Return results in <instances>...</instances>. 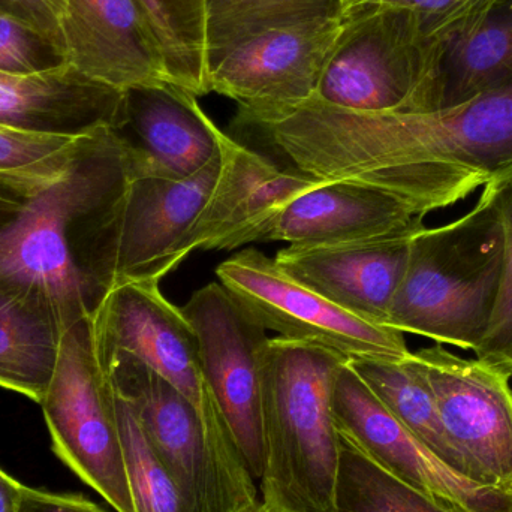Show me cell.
<instances>
[{
    "mask_svg": "<svg viewBox=\"0 0 512 512\" xmlns=\"http://www.w3.org/2000/svg\"><path fill=\"white\" fill-rule=\"evenodd\" d=\"M222 167L201 212L171 256L174 270L194 251H231L264 243L283 207L322 180L279 168L219 131Z\"/></svg>",
    "mask_w": 512,
    "mask_h": 512,
    "instance_id": "4fadbf2b",
    "label": "cell"
},
{
    "mask_svg": "<svg viewBox=\"0 0 512 512\" xmlns=\"http://www.w3.org/2000/svg\"><path fill=\"white\" fill-rule=\"evenodd\" d=\"M161 280L117 283L90 316L98 358L144 364L194 403L201 417L212 394L201 372L197 334L182 307L162 294Z\"/></svg>",
    "mask_w": 512,
    "mask_h": 512,
    "instance_id": "7c38bea8",
    "label": "cell"
},
{
    "mask_svg": "<svg viewBox=\"0 0 512 512\" xmlns=\"http://www.w3.org/2000/svg\"><path fill=\"white\" fill-rule=\"evenodd\" d=\"M56 456L117 512H134L117 394L99 364L90 318L68 328L39 403Z\"/></svg>",
    "mask_w": 512,
    "mask_h": 512,
    "instance_id": "52a82bcc",
    "label": "cell"
},
{
    "mask_svg": "<svg viewBox=\"0 0 512 512\" xmlns=\"http://www.w3.org/2000/svg\"><path fill=\"white\" fill-rule=\"evenodd\" d=\"M373 2V0H340V15L349 9L357 8V6L364 5V3Z\"/></svg>",
    "mask_w": 512,
    "mask_h": 512,
    "instance_id": "e575fe53",
    "label": "cell"
},
{
    "mask_svg": "<svg viewBox=\"0 0 512 512\" xmlns=\"http://www.w3.org/2000/svg\"><path fill=\"white\" fill-rule=\"evenodd\" d=\"M219 131L197 96L167 84L129 90L126 120L116 132L131 150L132 177L183 180L218 155Z\"/></svg>",
    "mask_w": 512,
    "mask_h": 512,
    "instance_id": "ac0fdd59",
    "label": "cell"
},
{
    "mask_svg": "<svg viewBox=\"0 0 512 512\" xmlns=\"http://www.w3.org/2000/svg\"><path fill=\"white\" fill-rule=\"evenodd\" d=\"M384 5L409 9L421 20L429 35L444 44L471 23L492 0H378Z\"/></svg>",
    "mask_w": 512,
    "mask_h": 512,
    "instance_id": "4dcf8cb0",
    "label": "cell"
},
{
    "mask_svg": "<svg viewBox=\"0 0 512 512\" xmlns=\"http://www.w3.org/2000/svg\"><path fill=\"white\" fill-rule=\"evenodd\" d=\"M158 42L168 81L209 95V0H137Z\"/></svg>",
    "mask_w": 512,
    "mask_h": 512,
    "instance_id": "cb8c5ba5",
    "label": "cell"
},
{
    "mask_svg": "<svg viewBox=\"0 0 512 512\" xmlns=\"http://www.w3.org/2000/svg\"><path fill=\"white\" fill-rule=\"evenodd\" d=\"M340 17L262 33L236 45L210 68L209 90L252 114L294 107L318 92L336 44Z\"/></svg>",
    "mask_w": 512,
    "mask_h": 512,
    "instance_id": "5bb4252c",
    "label": "cell"
},
{
    "mask_svg": "<svg viewBox=\"0 0 512 512\" xmlns=\"http://www.w3.org/2000/svg\"><path fill=\"white\" fill-rule=\"evenodd\" d=\"M60 36L66 62L92 80L122 92L170 84L137 0H69Z\"/></svg>",
    "mask_w": 512,
    "mask_h": 512,
    "instance_id": "2e32d148",
    "label": "cell"
},
{
    "mask_svg": "<svg viewBox=\"0 0 512 512\" xmlns=\"http://www.w3.org/2000/svg\"><path fill=\"white\" fill-rule=\"evenodd\" d=\"M128 92L63 63L33 74L0 72V125L33 134L81 137L122 128Z\"/></svg>",
    "mask_w": 512,
    "mask_h": 512,
    "instance_id": "d6986e66",
    "label": "cell"
},
{
    "mask_svg": "<svg viewBox=\"0 0 512 512\" xmlns=\"http://www.w3.org/2000/svg\"><path fill=\"white\" fill-rule=\"evenodd\" d=\"M496 195L505 234L504 270L489 327L474 352L512 378V180L496 185Z\"/></svg>",
    "mask_w": 512,
    "mask_h": 512,
    "instance_id": "83f0119b",
    "label": "cell"
},
{
    "mask_svg": "<svg viewBox=\"0 0 512 512\" xmlns=\"http://www.w3.org/2000/svg\"><path fill=\"white\" fill-rule=\"evenodd\" d=\"M414 234L291 245L280 249L274 261L292 279L343 309L385 325L405 274Z\"/></svg>",
    "mask_w": 512,
    "mask_h": 512,
    "instance_id": "e0dca14e",
    "label": "cell"
},
{
    "mask_svg": "<svg viewBox=\"0 0 512 512\" xmlns=\"http://www.w3.org/2000/svg\"><path fill=\"white\" fill-rule=\"evenodd\" d=\"M340 17V0H209L212 63L262 33Z\"/></svg>",
    "mask_w": 512,
    "mask_h": 512,
    "instance_id": "d4e9b609",
    "label": "cell"
},
{
    "mask_svg": "<svg viewBox=\"0 0 512 512\" xmlns=\"http://www.w3.org/2000/svg\"><path fill=\"white\" fill-rule=\"evenodd\" d=\"M423 219L378 189L352 182H319L283 207L265 242L324 245L417 233L424 227Z\"/></svg>",
    "mask_w": 512,
    "mask_h": 512,
    "instance_id": "ffe728a7",
    "label": "cell"
},
{
    "mask_svg": "<svg viewBox=\"0 0 512 512\" xmlns=\"http://www.w3.org/2000/svg\"><path fill=\"white\" fill-rule=\"evenodd\" d=\"M496 185L462 218L414 234L385 325L475 351L486 334L504 270Z\"/></svg>",
    "mask_w": 512,
    "mask_h": 512,
    "instance_id": "277c9868",
    "label": "cell"
},
{
    "mask_svg": "<svg viewBox=\"0 0 512 512\" xmlns=\"http://www.w3.org/2000/svg\"><path fill=\"white\" fill-rule=\"evenodd\" d=\"M68 2L69 0H0V14L9 15L38 30L63 53L60 27Z\"/></svg>",
    "mask_w": 512,
    "mask_h": 512,
    "instance_id": "1f68e13d",
    "label": "cell"
},
{
    "mask_svg": "<svg viewBox=\"0 0 512 512\" xmlns=\"http://www.w3.org/2000/svg\"><path fill=\"white\" fill-rule=\"evenodd\" d=\"M348 363L406 429L463 477L462 463L445 439L432 387L414 352L405 360L352 358Z\"/></svg>",
    "mask_w": 512,
    "mask_h": 512,
    "instance_id": "603a6c76",
    "label": "cell"
},
{
    "mask_svg": "<svg viewBox=\"0 0 512 512\" xmlns=\"http://www.w3.org/2000/svg\"><path fill=\"white\" fill-rule=\"evenodd\" d=\"M248 512H270V511H268L267 508L264 507V504H262V501H261V504L256 505L254 510H251Z\"/></svg>",
    "mask_w": 512,
    "mask_h": 512,
    "instance_id": "d590c367",
    "label": "cell"
},
{
    "mask_svg": "<svg viewBox=\"0 0 512 512\" xmlns=\"http://www.w3.org/2000/svg\"><path fill=\"white\" fill-rule=\"evenodd\" d=\"M511 81L512 0H492L442 44L433 110L462 104Z\"/></svg>",
    "mask_w": 512,
    "mask_h": 512,
    "instance_id": "44dd1931",
    "label": "cell"
},
{
    "mask_svg": "<svg viewBox=\"0 0 512 512\" xmlns=\"http://www.w3.org/2000/svg\"><path fill=\"white\" fill-rule=\"evenodd\" d=\"M222 152L183 180L131 177L111 224L113 286L131 280H162L174 270L171 256L212 194Z\"/></svg>",
    "mask_w": 512,
    "mask_h": 512,
    "instance_id": "9a60e30c",
    "label": "cell"
},
{
    "mask_svg": "<svg viewBox=\"0 0 512 512\" xmlns=\"http://www.w3.org/2000/svg\"><path fill=\"white\" fill-rule=\"evenodd\" d=\"M66 63L62 51L38 30L0 14V72L33 74Z\"/></svg>",
    "mask_w": 512,
    "mask_h": 512,
    "instance_id": "f546056e",
    "label": "cell"
},
{
    "mask_svg": "<svg viewBox=\"0 0 512 512\" xmlns=\"http://www.w3.org/2000/svg\"><path fill=\"white\" fill-rule=\"evenodd\" d=\"M65 331L44 307L0 289V387L41 403Z\"/></svg>",
    "mask_w": 512,
    "mask_h": 512,
    "instance_id": "7402d4cb",
    "label": "cell"
},
{
    "mask_svg": "<svg viewBox=\"0 0 512 512\" xmlns=\"http://www.w3.org/2000/svg\"><path fill=\"white\" fill-rule=\"evenodd\" d=\"M131 177L128 143L108 126L54 176L0 174V289L65 330L90 318L113 288L111 224Z\"/></svg>",
    "mask_w": 512,
    "mask_h": 512,
    "instance_id": "7a4b0ae2",
    "label": "cell"
},
{
    "mask_svg": "<svg viewBox=\"0 0 512 512\" xmlns=\"http://www.w3.org/2000/svg\"><path fill=\"white\" fill-rule=\"evenodd\" d=\"M197 334L204 382L255 481L264 472L262 363L267 330L219 282L182 307Z\"/></svg>",
    "mask_w": 512,
    "mask_h": 512,
    "instance_id": "30bf717a",
    "label": "cell"
},
{
    "mask_svg": "<svg viewBox=\"0 0 512 512\" xmlns=\"http://www.w3.org/2000/svg\"><path fill=\"white\" fill-rule=\"evenodd\" d=\"M336 504L337 512H463L397 480L345 439L340 445Z\"/></svg>",
    "mask_w": 512,
    "mask_h": 512,
    "instance_id": "484cf974",
    "label": "cell"
},
{
    "mask_svg": "<svg viewBox=\"0 0 512 512\" xmlns=\"http://www.w3.org/2000/svg\"><path fill=\"white\" fill-rule=\"evenodd\" d=\"M117 409L134 512H188L173 475L150 444L137 412L119 394Z\"/></svg>",
    "mask_w": 512,
    "mask_h": 512,
    "instance_id": "4316f807",
    "label": "cell"
},
{
    "mask_svg": "<svg viewBox=\"0 0 512 512\" xmlns=\"http://www.w3.org/2000/svg\"><path fill=\"white\" fill-rule=\"evenodd\" d=\"M348 358L310 343L268 339L262 363L264 472L270 512H337L340 439L333 388Z\"/></svg>",
    "mask_w": 512,
    "mask_h": 512,
    "instance_id": "3957f363",
    "label": "cell"
},
{
    "mask_svg": "<svg viewBox=\"0 0 512 512\" xmlns=\"http://www.w3.org/2000/svg\"><path fill=\"white\" fill-rule=\"evenodd\" d=\"M219 283L283 339L310 343L342 357L405 360V334L367 321L285 273L274 258L248 248L216 268Z\"/></svg>",
    "mask_w": 512,
    "mask_h": 512,
    "instance_id": "ba28073f",
    "label": "cell"
},
{
    "mask_svg": "<svg viewBox=\"0 0 512 512\" xmlns=\"http://www.w3.org/2000/svg\"><path fill=\"white\" fill-rule=\"evenodd\" d=\"M18 512H107L80 495H57L21 486Z\"/></svg>",
    "mask_w": 512,
    "mask_h": 512,
    "instance_id": "d6a6232c",
    "label": "cell"
},
{
    "mask_svg": "<svg viewBox=\"0 0 512 512\" xmlns=\"http://www.w3.org/2000/svg\"><path fill=\"white\" fill-rule=\"evenodd\" d=\"M236 123L301 173L378 189L421 218L512 180V81L426 113H360L312 96Z\"/></svg>",
    "mask_w": 512,
    "mask_h": 512,
    "instance_id": "6da1fadb",
    "label": "cell"
},
{
    "mask_svg": "<svg viewBox=\"0 0 512 512\" xmlns=\"http://www.w3.org/2000/svg\"><path fill=\"white\" fill-rule=\"evenodd\" d=\"M98 360L116 393L137 412L188 512H248L261 504L256 481L218 406L203 420L194 403L144 364L120 357Z\"/></svg>",
    "mask_w": 512,
    "mask_h": 512,
    "instance_id": "5b68a950",
    "label": "cell"
},
{
    "mask_svg": "<svg viewBox=\"0 0 512 512\" xmlns=\"http://www.w3.org/2000/svg\"><path fill=\"white\" fill-rule=\"evenodd\" d=\"M438 406L445 439L477 486L512 493L510 376L442 345L414 352Z\"/></svg>",
    "mask_w": 512,
    "mask_h": 512,
    "instance_id": "9c48e42d",
    "label": "cell"
},
{
    "mask_svg": "<svg viewBox=\"0 0 512 512\" xmlns=\"http://www.w3.org/2000/svg\"><path fill=\"white\" fill-rule=\"evenodd\" d=\"M333 415L340 438L408 486L463 512H512V493L477 486L406 429L349 366L337 373Z\"/></svg>",
    "mask_w": 512,
    "mask_h": 512,
    "instance_id": "8fae6325",
    "label": "cell"
},
{
    "mask_svg": "<svg viewBox=\"0 0 512 512\" xmlns=\"http://www.w3.org/2000/svg\"><path fill=\"white\" fill-rule=\"evenodd\" d=\"M340 21L316 98L360 113L433 110L442 41L414 12L373 0Z\"/></svg>",
    "mask_w": 512,
    "mask_h": 512,
    "instance_id": "8992f818",
    "label": "cell"
},
{
    "mask_svg": "<svg viewBox=\"0 0 512 512\" xmlns=\"http://www.w3.org/2000/svg\"><path fill=\"white\" fill-rule=\"evenodd\" d=\"M78 140L80 137L33 134L0 125V174L54 176L65 170Z\"/></svg>",
    "mask_w": 512,
    "mask_h": 512,
    "instance_id": "f1b7e54d",
    "label": "cell"
},
{
    "mask_svg": "<svg viewBox=\"0 0 512 512\" xmlns=\"http://www.w3.org/2000/svg\"><path fill=\"white\" fill-rule=\"evenodd\" d=\"M23 484L0 469V512H18Z\"/></svg>",
    "mask_w": 512,
    "mask_h": 512,
    "instance_id": "836d02e7",
    "label": "cell"
}]
</instances>
